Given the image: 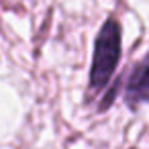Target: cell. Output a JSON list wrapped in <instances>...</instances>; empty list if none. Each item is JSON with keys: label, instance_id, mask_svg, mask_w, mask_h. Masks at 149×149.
Segmentation results:
<instances>
[{"label": "cell", "instance_id": "cell-1", "mask_svg": "<svg viewBox=\"0 0 149 149\" xmlns=\"http://www.w3.org/2000/svg\"><path fill=\"white\" fill-rule=\"evenodd\" d=\"M123 51V31L114 17L106 19L94 41V55L90 68V92L98 94L106 90L110 78L116 72Z\"/></svg>", "mask_w": 149, "mask_h": 149}, {"label": "cell", "instance_id": "cell-2", "mask_svg": "<svg viewBox=\"0 0 149 149\" xmlns=\"http://www.w3.org/2000/svg\"><path fill=\"white\" fill-rule=\"evenodd\" d=\"M125 102H127L129 108H137V106L149 102V51L133 68V72L127 80Z\"/></svg>", "mask_w": 149, "mask_h": 149}]
</instances>
